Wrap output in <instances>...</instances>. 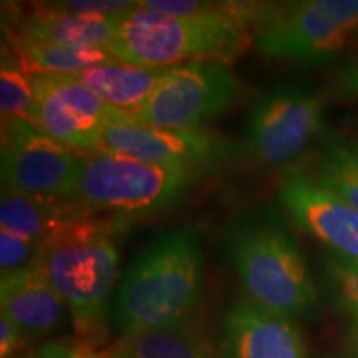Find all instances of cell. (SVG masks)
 I'll list each match as a JSON object with an SVG mask.
<instances>
[{
    "instance_id": "1",
    "label": "cell",
    "mask_w": 358,
    "mask_h": 358,
    "mask_svg": "<svg viewBox=\"0 0 358 358\" xmlns=\"http://www.w3.org/2000/svg\"><path fill=\"white\" fill-rule=\"evenodd\" d=\"M203 248L192 227H178L150 244L124 272L115 297L122 334L182 325L203 284Z\"/></svg>"
},
{
    "instance_id": "2",
    "label": "cell",
    "mask_w": 358,
    "mask_h": 358,
    "mask_svg": "<svg viewBox=\"0 0 358 358\" xmlns=\"http://www.w3.org/2000/svg\"><path fill=\"white\" fill-rule=\"evenodd\" d=\"M252 40L244 2H216L196 17L161 15L138 7L120 20L110 53L116 60L146 69H171L198 60L227 62Z\"/></svg>"
},
{
    "instance_id": "3",
    "label": "cell",
    "mask_w": 358,
    "mask_h": 358,
    "mask_svg": "<svg viewBox=\"0 0 358 358\" xmlns=\"http://www.w3.org/2000/svg\"><path fill=\"white\" fill-rule=\"evenodd\" d=\"M38 261L78 334L100 332L120 268L113 227L92 214L80 217L45 241Z\"/></svg>"
},
{
    "instance_id": "4",
    "label": "cell",
    "mask_w": 358,
    "mask_h": 358,
    "mask_svg": "<svg viewBox=\"0 0 358 358\" xmlns=\"http://www.w3.org/2000/svg\"><path fill=\"white\" fill-rule=\"evenodd\" d=\"M229 259L248 299L259 307L294 322L317 312L319 294L307 259L284 226L245 224L231 237Z\"/></svg>"
},
{
    "instance_id": "5",
    "label": "cell",
    "mask_w": 358,
    "mask_h": 358,
    "mask_svg": "<svg viewBox=\"0 0 358 358\" xmlns=\"http://www.w3.org/2000/svg\"><path fill=\"white\" fill-rule=\"evenodd\" d=\"M248 25L264 55L327 64L358 35V0L249 3Z\"/></svg>"
},
{
    "instance_id": "6",
    "label": "cell",
    "mask_w": 358,
    "mask_h": 358,
    "mask_svg": "<svg viewBox=\"0 0 358 358\" xmlns=\"http://www.w3.org/2000/svg\"><path fill=\"white\" fill-rule=\"evenodd\" d=\"M194 176L189 169L164 168L96 151L83 158L77 201L90 213L141 216L171 206Z\"/></svg>"
},
{
    "instance_id": "7",
    "label": "cell",
    "mask_w": 358,
    "mask_h": 358,
    "mask_svg": "<svg viewBox=\"0 0 358 358\" xmlns=\"http://www.w3.org/2000/svg\"><path fill=\"white\" fill-rule=\"evenodd\" d=\"M241 82L227 62L198 60L171 66L131 118L164 129H203L239 100Z\"/></svg>"
},
{
    "instance_id": "8",
    "label": "cell",
    "mask_w": 358,
    "mask_h": 358,
    "mask_svg": "<svg viewBox=\"0 0 358 358\" xmlns=\"http://www.w3.org/2000/svg\"><path fill=\"white\" fill-rule=\"evenodd\" d=\"M2 189L42 199L77 198L83 156L25 120H2Z\"/></svg>"
},
{
    "instance_id": "9",
    "label": "cell",
    "mask_w": 358,
    "mask_h": 358,
    "mask_svg": "<svg viewBox=\"0 0 358 358\" xmlns=\"http://www.w3.org/2000/svg\"><path fill=\"white\" fill-rule=\"evenodd\" d=\"M324 127V103L307 85L285 82L250 106L248 143L259 163L282 166L297 158Z\"/></svg>"
},
{
    "instance_id": "10",
    "label": "cell",
    "mask_w": 358,
    "mask_h": 358,
    "mask_svg": "<svg viewBox=\"0 0 358 358\" xmlns=\"http://www.w3.org/2000/svg\"><path fill=\"white\" fill-rule=\"evenodd\" d=\"M98 151L194 173L217 166L236 155L234 145L221 134L208 129L156 128L124 113L106 124Z\"/></svg>"
},
{
    "instance_id": "11",
    "label": "cell",
    "mask_w": 358,
    "mask_h": 358,
    "mask_svg": "<svg viewBox=\"0 0 358 358\" xmlns=\"http://www.w3.org/2000/svg\"><path fill=\"white\" fill-rule=\"evenodd\" d=\"M34 85L30 123L70 150L96 153L106 124L120 111L75 77L34 75Z\"/></svg>"
},
{
    "instance_id": "12",
    "label": "cell",
    "mask_w": 358,
    "mask_h": 358,
    "mask_svg": "<svg viewBox=\"0 0 358 358\" xmlns=\"http://www.w3.org/2000/svg\"><path fill=\"white\" fill-rule=\"evenodd\" d=\"M279 199L295 224L340 256L358 261V213L317 185L306 171L287 168Z\"/></svg>"
},
{
    "instance_id": "13",
    "label": "cell",
    "mask_w": 358,
    "mask_h": 358,
    "mask_svg": "<svg viewBox=\"0 0 358 358\" xmlns=\"http://www.w3.org/2000/svg\"><path fill=\"white\" fill-rule=\"evenodd\" d=\"M222 358H307V348L297 322L239 297L224 315Z\"/></svg>"
},
{
    "instance_id": "14",
    "label": "cell",
    "mask_w": 358,
    "mask_h": 358,
    "mask_svg": "<svg viewBox=\"0 0 358 358\" xmlns=\"http://www.w3.org/2000/svg\"><path fill=\"white\" fill-rule=\"evenodd\" d=\"M0 310L15 320L25 334L42 335L64 322L66 306L50 285L37 259L27 267L2 275Z\"/></svg>"
},
{
    "instance_id": "15",
    "label": "cell",
    "mask_w": 358,
    "mask_h": 358,
    "mask_svg": "<svg viewBox=\"0 0 358 358\" xmlns=\"http://www.w3.org/2000/svg\"><path fill=\"white\" fill-rule=\"evenodd\" d=\"M88 214L92 213L85 206L73 204L69 199L32 198L2 189L0 229L42 245L55 232Z\"/></svg>"
},
{
    "instance_id": "16",
    "label": "cell",
    "mask_w": 358,
    "mask_h": 358,
    "mask_svg": "<svg viewBox=\"0 0 358 358\" xmlns=\"http://www.w3.org/2000/svg\"><path fill=\"white\" fill-rule=\"evenodd\" d=\"M122 19L71 15V13L42 7L37 13L25 19L22 34H19V42L71 45V47L103 48L110 52Z\"/></svg>"
},
{
    "instance_id": "17",
    "label": "cell",
    "mask_w": 358,
    "mask_h": 358,
    "mask_svg": "<svg viewBox=\"0 0 358 358\" xmlns=\"http://www.w3.org/2000/svg\"><path fill=\"white\" fill-rule=\"evenodd\" d=\"M166 69H146L113 60L75 75L110 108L128 116L140 111Z\"/></svg>"
},
{
    "instance_id": "18",
    "label": "cell",
    "mask_w": 358,
    "mask_h": 358,
    "mask_svg": "<svg viewBox=\"0 0 358 358\" xmlns=\"http://www.w3.org/2000/svg\"><path fill=\"white\" fill-rule=\"evenodd\" d=\"M313 181L358 213V146L343 140H330L320 148Z\"/></svg>"
},
{
    "instance_id": "19",
    "label": "cell",
    "mask_w": 358,
    "mask_h": 358,
    "mask_svg": "<svg viewBox=\"0 0 358 358\" xmlns=\"http://www.w3.org/2000/svg\"><path fill=\"white\" fill-rule=\"evenodd\" d=\"M19 57L34 75H66L75 77L96 65L116 60L103 48L71 47L55 43H22Z\"/></svg>"
},
{
    "instance_id": "20",
    "label": "cell",
    "mask_w": 358,
    "mask_h": 358,
    "mask_svg": "<svg viewBox=\"0 0 358 358\" xmlns=\"http://www.w3.org/2000/svg\"><path fill=\"white\" fill-rule=\"evenodd\" d=\"M118 353L123 358H214L203 340L182 325L127 335Z\"/></svg>"
},
{
    "instance_id": "21",
    "label": "cell",
    "mask_w": 358,
    "mask_h": 358,
    "mask_svg": "<svg viewBox=\"0 0 358 358\" xmlns=\"http://www.w3.org/2000/svg\"><path fill=\"white\" fill-rule=\"evenodd\" d=\"M35 100L34 73L27 70L19 53L2 50L0 62V111L2 120H25L30 123Z\"/></svg>"
},
{
    "instance_id": "22",
    "label": "cell",
    "mask_w": 358,
    "mask_h": 358,
    "mask_svg": "<svg viewBox=\"0 0 358 358\" xmlns=\"http://www.w3.org/2000/svg\"><path fill=\"white\" fill-rule=\"evenodd\" d=\"M322 275L335 310L358 322V261L327 250L322 257Z\"/></svg>"
},
{
    "instance_id": "23",
    "label": "cell",
    "mask_w": 358,
    "mask_h": 358,
    "mask_svg": "<svg viewBox=\"0 0 358 358\" xmlns=\"http://www.w3.org/2000/svg\"><path fill=\"white\" fill-rule=\"evenodd\" d=\"M45 7L55 12L71 13V15L122 19L133 8L138 7V2H127V0H69V2H48Z\"/></svg>"
},
{
    "instance_id": "24",
    "label": "cell",
    "mask_w": 358,
    "mask_h": 358,
    "mask_svg": "<svg viewBox=\"0 0 358 358\" xmlns=\"http://www.w3.org/2000/svg\"><path fill=\"white\" fill-rule=\"evenodd\" d=\"M42 245L0 229V271L2 275L19 271L37 261Z\"/></svg>"
},
{
    "instance_id": "25",
    "label": "cell",
    "mask_w": 358,
    "mask_h": 358,
    "mask_svg": "<svg viewBox=\"0 0 358 358\" xmlns=\"http://www.w3.org/2000/svg\"><path fill=\"white\" fill-rule=\"evenodd\" d=\"M25 332L6 312L0 310V358H12L24 343Z\"/></svg>"
},
{
    "instance_id": "26",
    "label": "cell",
    "mask_w": 358,
    "mask_h": 358,
    "mask_svg": "<svg viewBox=\"0 0 358 358\" xmlns=\"http://www.w3.org/2000/svg\"><path fill=\"white\" fill-rule=\"evenodd\" d=\"M338 88L345 95L358 98V43L340 70Z\"/></svg>"
},
{
    "instance_id": "27",
    "label": "cell",
    "mask_w": 358,
    "mask_h": 358,
    "mask_svg": "<svg viewBox=\"0 0 358 358\" xmlns=\"http://www.w3.org/2000/svg\"><path fill=\"white\" fill-rule=\"evenodd\" d=\"M35 358H123V357L120 355V353L106 357V355H100V353L78 350V348H73V347L58 345V343H48V345H45L42 350L38 352V355Z\"/></svg>"
},
{
    "instance_id": "28",
    "label": "cell",
    "mask_w": 358,
    "mask_h": 358,
    "mask_svg": "<svg viewBox=\"0 0 358 358\" xmlns=\"http://www.w3.org/2000/svg\"><path fill=\"white\" fill-rule=\"evenodd\" d=\"M347 343L350 348L352 358H358V322H350V325H348Z\"/></svg>"
},
{
    "instance_id": "29",
    "label": "cell",
    "mask_w": 358,
    "mask_h": 358,
    "mask_svg": "<svg viewBox=\"0 0 358 358\" xmlns=\"http://www.w3.org/2000/svg\"><path fill=\"white\" fill-rule=\"evenodd\" d=\"M322 358H343V357H337V355H327V357H322Z\"/></svg>"
}]
</instances>
